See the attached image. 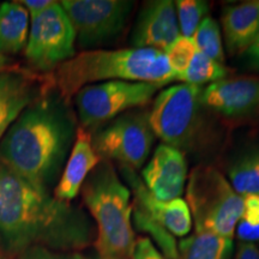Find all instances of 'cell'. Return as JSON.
Masks as SVG:
<instances>
[{
	"mask_svg": "<svg viewBox=\"0 0 259 259\" xmlns=\"http://www.w3.org/2000/svg\"><path fill=\"white\" fill-rule=\"evenodd\" d=\"M19 3L27 10L30 18H34L36 16L41 15L44 11H46L56 2H52V0H24V2Z\"/></svg>",
	"mask_w": 259,
	"mask_h": 259,
	"instance_id": "obj_28",
	"label": "cell"
},
{
	"mask_svg": "<svg viewBox=\"0 0 259 259\" xmlns=\"http://www.w3.org/2000/svg\"><path fill=\"white\" fill-rule=\"evenodd\" d=\"M228 178L239 196L259 197V145L245 149L232 161Z\"/></svg>",
	"mask_w": 259,
	"mask_h": 259,
	"instance_id": "obj_20",
	"label": "cell"
},
{
	"mask_svg": "<svg viewBox=\"0 0 259 259\" xmlns=\"http://www.w3.org/2000/svg\"><path fill=\"white\" fill-rule=\"evenodd\" d=\"M196 53L197 47L193 38L181 36V35L166 48L164 54H166L168 65L176 77V80L186 72Z\"/></svg>",
	"mask_w": 259,
	"mask_h": 259,
	"instance_id": "obj_24",
	"label": "cell"
},
{
	"mask_svg": "<svg viewBox=\"0 0 259 259\" xmlns=\"http://www.w3.org/2000/svg\"><path fill=\"white\" fill-rule=\"evenodd\" d=\"M233 259H259V247L253 242H240Z\"/></svg>",
	"mask_w": 259,
	"mask_h": 259,
	"instance_id": "obj_29",
	"label": "cell"
},
{
	"mask_svg": "<svg viewBox=\"0 0 259 259\" xmlns=\"http://www.w3.org/2000/svg\"><path fill=\"white\" fill-rule=\"evenodd\" d=\"M180 36L176 5L170 0L145 3L139 11L131 36L132 48H151L164 52Z\"/></svg>",
	"mask_w": 259,
	"mask_h": 259,
	"instance_id": "obj_15",
	"label": "cell"
},
{
	"mask_svg": "<svg viewBox=\"0 0 259 259\" xmlns=\"http://www.w3.org/2000/svg\"><path fill=\"white\" fill-rule=\"evenodd\" d=\"M29 35V14L19 2L0 5V53L16 54L24 50Z\"/></svg>",
	"mask_w": 259,
	"mask_h": 259,
	"instance_id": "obj_18",
	"label": "cell"
},
{
	"mask_svg": "<svg viewBox=\"0 0 259 259\" xmlns=\"http://www.w3.org/2000/svg\"><path fill=\"white\" fill-rule=\"evenodd\" d=\"M158 87L145 82L108 80L89 84L74 95L80 127L95 131L116 116L148 105Z\"/></svg>",
	"mask_w": 259,
	"mask_h": 259,
	"instance_id": "obj_7",
	"label": "cell"
},
{
	"mask_svg": "<svg viewBox=\"0 0 259 259\" xmlns=\"http://www.w3.org/2000/svg\"><path fill=\"white\" fill-rule=\"evenodd\" d=\"M176 11L181 36L192 37L203 19L208 17L209 4L203 0H178Z\"/></svg>",
	"mask_w": 259,
	"mask_h": 259,
	"instance_id": "obj_23",
	"label": "cell"
},
{
	"mask_svg": "<svg viewBox=\"0 0 259 259\" xmlns=\"http://www.w3.org/2000/svg\"><path fill=\"white\" fill-rule=\"evenodd\" d=\"M24 56L29 69L38 74H51L61 64L76 56V32L60 3L30 18Z\"/></svg>",
	"mask_w": 259,
	"mask_h": 259,
	"instance_id": "obj_9",
	"label": "cell"
},
{
	"mask_svg": "<svg viewBox=\"0 0 259 259\" xmlns=\"http://www.w3.org/2000/svg\"><path fill=\"white\" fill-rule=\"evenodd\" d=\"M221 22L229 56L244 53L259 35V2L253 0L226 6Z\"/></svg>",
	"mask_w": 259,
	"mask_h": 259,
	"instance_id": "obj_17",
	"label": "cell"
},
{
	"mask_svg": "<svg viewBox=\"0 0 259 259\" xmlns=\"http://www.w3.org/2000/svg\"><path fill=\"white\" fill-rule=\"evenodd\" d=\"M10 59L6 56H4V54L0 53V72H2L3 70L6 69V67L10 66Z\"/></svg>",
	"mask_w": 259,
	"mask_h": 259,
	"instance_id": "obj_31",
	"label": "cell"
},
{
	"mask_svg": "<svg viewBox=\"0 0 259 259\" xmlns=\"http://www.w3.org/2000/svg\"><path fill=\"white\" fill-rule=\"evenodd\" d=\"M99 259H125V258H99Z\"/></svg>",
	"mask_w": 259,
	"mask_h": 259,
	"instance_id": "obj_33",
	"label": "cell"
},
{
	"mask_svg": "<svg viewBox=\"0 0 259 259\" xmlns=\"http://www.w3.org/2000/svg\"><path fill=\"white\" fill-rule=\"evenodd\" d=\"M80 191L96 226L94 245L99 258L131 259L136 244L131 191L119 178L112 161H100Z\"/></svg>",
	"mask_w": 259,
	"mask_h": 259,
	"instance_id": "obj_5",
	"label": "cell"
},
{
	"mask_svg": "<svg viewBox=\"0 0 259 259\" xmlns=\"http://www.w3.org/2000/svg\"><path fill=\"white\" fill-rule=\"evenodd\" d=\"M101 158L94 150L92 134L78 126L73 147L59 178L53 196L56 198L71 202L78 196L84 181L92 170L100 163Z\"/></svg>",
	"mask_w": 259,
	"mask_h": 259,
	"instance_id": "obj_16",
	"label": "cell"
},
{
	"mask_svg": "<svg viewBox=\"0 0 259 259\" xmlns=\"http://www.w3.org/2000/svg\"><path fill=\"white\" fill-rule=\"evenodd\" d=\"M90 134L101 160L116 161L119 166L135 170L143 167L155 141L149 112L144 109L126 112Z\"/></svg>",
	"mask_w": 259,
	"mask_h": 259,
	"instance_id": "obj_8",
	"label": "cell"
},
{
	"mask_svg": "<svg viewBox=\"0 0 259 259\" xmlns=\"http://www.w3.org/2000/svg\"><path fill=\"white\" fill-rule=\"evenodd\" d=\"M16 259H90L80 252L53 251L45 247H30Z\"/></svg>",
	"mask_w": 259,
	"mask_h": 259,
	"instance_id": "obj_26",
	"label": "cell"
},
{
	"mask_svg": "<svg viewBox=\"0 0 259 259\" xmlns=\"http://www.w3.org/2000/svg\"><path fill=\"white\" fill-rule=\"evenodd\" d=\"M180 259H233V239L208 232H194L179 242Z\"/></svg>",
	"mask_w": 259,
	"mask_h": 259,
	"instance_id": "obj_19",
	"label": "cell"
},
{
	"mask_svg": "<svg viewBox=\"0 0 259 259\" xmlns=\"http://www.w3.org/2000/svg\"><path fill=\"white\" fill-rule=\"evenodd\" d=\"M70 101L52 85L27 107L0 141V164L32 185L57 186L76 139Z\"/></svg>",
	"mask_w": 259,
	"mask_h": 259,
	"instance_id": "obj_2",
	"label": "cell"
},
{
	"mask_svg": "<svg viewBox=\"0 0 259 259\" xmlns=\"http://www.w3.org/2000/svg\"><path fill=\"white\" fill-rule=\"evenodd\" d=\"M60 5L74 29L78 46L93 51L121 35L135 3L126 0H64Z\"/></svg>",
	"mask_w": 259,
	"mask_h": 259,
	"instance_id": "obj_10",
	"label": "cell"
},
{
	"mask_svg": "<svg viewBox=\"0 0 259 259\" xmlns=\"http://www.w3.org/2000/svg\"><path fill=\"white\" fill-rule=\"evenodd\" d=\"M0 259H14V258H11V257H10V255L4 253V252L0 250Z\"/></svg>",
	"mask_w": 259,
	"mask_h": 259,
	"instance_id": "obj_32",
	"label": "cell"
},
{
	"mask_svg": "<svg viewBox=\"0 0 259 259\" xmlns=\"http://www.w3.org/2000/svg\"><path fill=\"white\" fill-rule=\"evenodd\" d=\"M53 85L50 74H38L21 66L0 72V141L27 107Z\"/></svg>",
	"mask_w": 259,
	"mask_h": 259,
	"instance_id": "obj_12",
	"label": "cell"
},
{
	"mask_svg": "<svg viewBox=\"0 0 259 259\" xmlns=\"http://www.w3.org/2000/svg\"><path fill=\"white\" fill-rule=\"evenodd\" d=\"M131 259H167L160 251L150 238H138L136 240L135 250Z\"/></svg>",
	"mask_w": 259,
	"mask_h": 259,
	"instance_id": "obj_27",
	"label": "cell"
},
{
	"mask_svg": "<svg viewBox=\"0 0 259 259\" xmlns=\"http://www.w3.org/2000/svg\"><path fill=\"white\" fill-rule=\"evenodd\" d=\"M141 179L158 200L168 202L181 198L187 180L185 154L168 144H158L142 170Z\"/></svg>",
	"mask_w": 259,
	"mask_h": 259,
	"instance_id": "obj_14",
	"label": "cell"
},
{
	"mask_svg": "<svg viewBox=\"0 0 259 259\" xmlns=\"http://www.w3.org/2000/svg\"><path fill=\"white\" fill-rule=\"evenodd\" d=\"M50 76L54 88L67 101L94 82L130 80L162 88L176 80L164 52L132 47L82 52L61 64Z\"/></svg>",
	"mask_w": 259,
	"mask_h": 259,
	"instance_id": "obj_3",
	"label": "cell"
},
{
	"mask_svg": "<svg viewBox=\"0 0 259 259\" xmlns=\"http://www.w3.org/2000/svg\"><path fill=\"white\" fill-rule=\"evenodd\" d=\"M203 88L179 83L158 93L149 111L155 136L184 154H208L221 142L216 116L204 105Z\"/></svg>",
	"mask_w": 259,
	"mask_h": 259,
	"instance_id": "obj_4",
	"label": "cell"
},
{
	"mask_svg": "<svg viewBox=\"0 0 259 259\" xmlns=\"http://www.w3.org/2000/svg\"><path fill=\"white\" fill-rule=\"evenodd\" d=\"M202 99L216 118L229 122L259 121V77L241 76L209 84Z\"/></svg>",
	"mask_w": 259,
	"mask_h": 259,
	"instance_id": "obj_11",
	"label": "cell"
},
{
	"mask_svg": "<svg viewBox=\"0 0 259 259\" xmlns=\"http://www.w3.org/2000/svg\"><path fill=\"white\" fill-rule=\"evenodd\" d=\"M96 228L83 209L56 198L0 164V250L17 258L30 247L80 252Z\"/></svg>",
	"mask_w": 259,
	"mask_h": 259,
	"instance_id": "obj_1",
	"label": "cell"
},
{
	"mask_svg": "<svg viewBox=\"0 0 259 259\" xmlns=\"http://www.w3.org/2000/svg\"><path fill=\"white\" fill-rule=\"evenodd\" d=\"M185 192L194 232L233 239L244 211V202L221 170L210 164L194 167Z\"/></svg>",
	"mask_w": 259,
	"mask_h": 259,
	"instance_id": "obj_6",
	"label": "cell"
},
{
	"mask_svg": "<svg viewBox=\"0 0 259 259\" xmlns=\"http://www.w3.org/2000/svg\"><path fill=\"white\" fill-rule=\"evenodd\" d=\"M119 167L122 178L134 194V208L138 209L157 225L163 227L170 235L179 238L189 235L192 229V218L185 199L177 198L168 202L158 200L149 192L135 169L125 166Z\"/></svg>",
	"mask_w": 259,
	"mask_h": 259,
	"instance_id": "obj_13",
	"label": "cell"
},
{
	"mask_svg": "<svg viewBox=\"0 0 259 259\" xmlns=\"http://www.w3.org/2000/svg\"><path fill=\"white\" fill-rule=\"evenodd\" d=\"M192 38L197 51L220 64H225V51H223L221 30H220V25L215 19L210 16L204 18L199 27L197 28Z\"/></svg>",
	"mask_w": 259,
	"mask_h": 259,
	"instance_id": "obj_22",
	"label": "cell"
},
{
	"mask_svg": "<svg viewBox=\"0 0 259 259\" xmlns=\"http://www.w3.org/2000/svg\"><path fill=\"white\" fill-rule=\"evenodd\" d=\"M229 72L231 71L225 64H220L197 51L186 72L179 77L178 82L200 87L202 84H212L228 78Z\"/></svg>",
	"mask_w": 259,
	"mask_h": 259,
	"instance_id": "obj_21",
	"label": "cell"
},
{
	"mask_svg": "<svg viewBox=\"0 0 259 259\" xmlns=\"http://www.w3.org/2000/svg\"><path fill=\"white\" fill-rule=\"evenodd\" d=\"M244 211L236 226L235 233L240 242H253L259 240V197H242Z\"/></svg>",
	"mask_w": 259,
	"mask_h": 259,
	"instance_id": "obj_25",
	"label": "cell"
},
{
	"mask_svg": "<svg viewBox=\"0 0 259 259\" xmlns=\"http://www.w3.org/2000/svg\"><path fill=\"white\" fill-rule=\"evenodd\" d=\"M246 53H247L250 63L259 70V35L253 44L251 45V47L246 51Z\"/></svg>",
	"mask_w": 259,
	"mask_h": 259,
	"instance_id": "obj_30",
	"label": "cell"
}]
</instances>
